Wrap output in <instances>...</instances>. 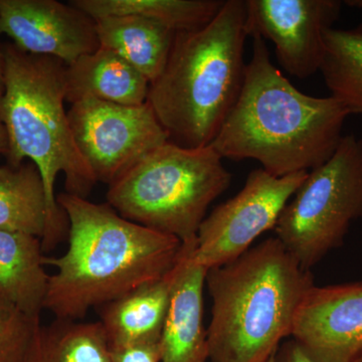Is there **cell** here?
I'll use <instances>...</instances> for the list:
<instances>
[{"mask_svg":"<svg viewBox=\"0 0 362 362\" xmlns=\"http://www.w3.org/2000/svg\"><path fill=\"white\" fill-rule=\"evenodd\" d=\"M57 202L69 221V246L54 267L45 309L56 319L80 321L90 309L118 299L170 273L182 243L127 220L108 204L61 194Z\"/></svg>","mask_w":362,"mask_h":362,"instance_id":"6da1fadb","label":"cell"},{"mask_svg":"<svg viewBox=\"0 0 362 362\" xmlns=\"http://www.w3.org/2000/svg\"><path fill=\"white\" fill-rule=\"evenodd\" d=\"M252 37L240 96L211 145L223 159H254L277 177L309 173L337 149L349 111L296 89L272 64L265 40Z\"/></svg>","mask_w":362,"mask_h":362,"instance_id":"7a4b0ae2","label":"cell"},{"mask_svg":"<svg viewBox=\"0 0 362 362\" xmlns=\"http://www.w3.org/2000/svg\"><path fill=\"white\" fill-rule=\"evenodd\" d=\"M211 362H267L291 337L298 307L314 286L310 271L277 238L206 272Z\"/></svg>","mask_w":362,"mask_h":362,"instance_id":"3957f363","label":"cell"},{"mask_svg":"<svg viewBox=\"0 0 362 362\" xmlns=\"http://www.w3.org/2000/svg\"><path fill=\"white\" fill-rule=\"evenodd\" d=\"M247 18V0H226L209 25L176 33L147 99L169 141L201 148L216 139L244 84Z\"/></svg>","mask_w":362,"mask_h":362,"instance_id":"277c9868","label":"cell"},{"mask_svg":"<svg viewBox=\"0 0 362 362\" xmlns=\"http://www.w3.org/2000/svg\"><path fill=\"white\" fill-rule=\"evenodd\" d=\"M4 54L0 120L8 137L7 162L18 166L30 159L42 175L51 216V233L42 245L47 252L69 233L68 218L54 194L59 173L65 175L66 194L84 199L97 180L76 145L64 106L66 64L28 54L13 44L4 45Z\"/></svg>","mask_w":362,"mask_h":362,"instance_id":"5b68a950","label":"cell"},{"mask_svg":"<svg viewBox=\"0 0 362 362\" xmlns=\"http://www.w3.org/2000/svg\"><path fill=\"white\" fill-rule=\"evenodd\" d=\"M230 181L211 145L185 148L168 141L108 185L107 204L123 218L187 244Z\"/></svg>","mask_w":362,"mask_h":362,"instance_id":"8992f818","label":"cell"},{"mask_svg":"<svg viewBox=\"0 0 362 362\" xmlns=\"http://www.w3.org/2000/svg\"><path fill=\"white\" fill-rule=\"evenodd\" d=\"M362 218V140L343 136L333 156L309 171L281 214L276 238L310 271Z\"/></svg>","mask_w":362,"mask_h":362,"instance_id":"52a82bcc","label":"cell"},{"mask_svg":"<svg viewBox=\"0 0 362 362\" xmlns=\"http://www.w3.org/2000/svg\"><path fill=\"white\" fill-rule=\"evenodd\" d=\"M68 118L95 180L108 185L169 141L148 102L126 106L88 98L71 104Z\"/></svg>","mask_w":362,"mask_h":362,"instance_id":"ba28073f","label":"cell"},{"mask_svg":"<svg viewBox=\"0 0 362 362\" xmlns=\"http://www.w3.org/2000/svg\"><path fill=\"white\" fill-rule=\"evenodd\" d=\"M307 175L302 171L277 177L263 168L251 171L239 194L202 221L194 250L195 262L209 271L249 251L259 235L275 228Z\"/></svg>","mask_w":362,"mask_h":362,"instance_id":"9c48e42d","label":"cell"},{"mask_svg":"<svg viewBox=\"0 0 362 362\" xmlns=\"http://www.w3.org/2000/svg\"><path fill=\"white\" fill-rule=\"evenodd\" d=\"M341 7L338 0H247V33L273 42L288 74L307 78L320 71L324 35L339 18Z\"/></svg>","mask_w":362,"mask_h":362,"instance_id":"30bf717a","label":"cell"},{"mask_svg":"<svg viewBox=\"0 0 362 362\" xmlns=\"http://www.w3.org/2000/svg\"><path fill=\"white\" fill-rule=\"evenodd\" d=\"M0 35L21 51L71 65L100 47L96 21L58 0H0Z\"/></svg>","mask_w":362,"mask_h":362,"instance_id":"8fae6325","label":"cell"},{"mask_svg":"<svg viewBox=\"0 0 362 362\" xmlns=\"http://www.w3.org/2000/svg\"><path fill=\"white\" fill-rule=\"evenodd\" d=\"M291 337L318 362L362 356V282L315 286L298 307Z\"/></svg>","mask_w":362,"mask_h":362,"instance_id":"7c38bea8","label":"cell"},{"mask_svg":"<svg viewBox=\"0 0 362 362\" xmlns=\"http://www.w3.org/2000/svg\"><path fill=\"white\" fill-rule=\"evenodd\" d=\"M195 242L182 244L173 270V290L168 318L160 340V362L209 361L204 325V290L206 269L194 258Z\"/></svg>","mask_w":362,"mask_h":362,"instance_id":"4fadbf2b","label":"cell"},{"mask_svg":"<svg viewBox=\"0 0 362 362\" xmlns=\"http://www.w3.org/2000/svg\"><path fill=\"white\" fill-rule=\"evenodd\" d=\"M173 270L100 307L99 322L111 349L159 342L170 307Z\"/></svg>","mask_w":362,"mask_h":362,"instance_id":"5bb4252c","label":"cell"},{"mask_svg":"<svg viewBox=\"0 0 362 362\" xmlns=\"http://www.w3.org/2000/svg\"><path fill=\"white\" fill-rule=\"evenodd\" d=\"M150 83L116 52L100 47L66 66V102L94 98L109 103L137 106L146 103Z\"/></svg>","mask_w":362,"mask_h":362,"instance_id":"9a60e30c","label":"cell"},{"mask_svg":"<svg viewBox=\"0 0 362 362\" xmlns=\"http://www.w3.org/2000/svg\"><path fill=\"white\" fill-rule=\"evenodd\" d=\"M44 258L40 238L0 230V297L33 319H40L49 290Z\"/></svg>","mask_w":362,"mask_h":362,"instance_id":"2e32d148","label":"cell"},{"mask_svg":"<svg viewBox=\"0 0 362 362\" xmlns=\"http://www.w3.org/2000/svg\"><path fill=\"white\" fill-rule=\"evenodd\" d=\"M96 30L100 47L116 52L150 84L165 68L177 33L158 21L133 14L99 18Z\"/></svg>","mask_w":362,"mask_h":362,"instance_id":"e0dca14e","label":"cell"},{"mask_svg":"<svg viewBox=\"0 0 362 362\" xmlns=\"http://www.w3.org/2000/svg\"><path fill=\"white\" fill-rule=\"evenodd\" d=\"M0 230L35 235L44 245L51 216L44 180L33 162L0 165Z\"/></svg>","mask_w":362,"mask_h":362,"instance_id":"ac0fdd59","label":"cell"},{"mask_svg":"<svg viewBox=\"0 0 362 362\" xmlns=\"http://www.w3.org/2000/svg\"><path fill=\"white\" fill-rule=\"evenodd\" d=\"M93 20L114 16H144L175 33L192 32L209 25L226 0H73Z\"/></svg>","mask_w":362,"mask_h":362,"instance_id":"d6986e66","label":"cell"},{"mask_svg":"<svg viewBox=\"0 0 362 362\" xmlns=\"http://www.w3.org/2000/svg\"><path fill=\"white\" fill-rule=\"evenodd\" d=\"M26 362H114L100 322L56 319L40 326Z\"/></svg>","mask_w":362,"mask_h":362,"instance_id":"ffe728a7","label":"cell"},{"mask_svg":"<svg viewBox=\"0 0 362 362\" xmlns=\"http://www.w3.org/2000/svg\"><path fill=\"white\" fill-rule=\"evenodd\" d=\"M325 52L320 71L337 99L352 114H362V23L331 28L324 35Z\"/></svg>","mask_w":362,"mask_h":362,"instance_id":"44dd1931","label":"cell"},{"mask_svg":"<svg viewBox=\"0 0 362 362\" xmlns=\"http://www.w3.org/2000/svg\"><path fill=\"white\" fill-rule=\"evenodd\" d=\"M40 326L0 297V362H26Z\"/></svg>","mask_w":362,"mask_h":362,"instance_id":"7402d4cb","label":"cell"},{"mask_svg":"<svg viewBox=\"0 0 362 362\" xmlns=\"http://www.w3.org/2000/svg\"><path fill=\"white\" fill-rule=\"evenodd\" d=\"M114 362H160L159 342L141 343L112 349Z\"/></svg>","mask_w":362,"mask_h":362,"instance_id":"603a6c76","label":"cell"},{"mask_svg":"<svg viewBox=\"0 0 362 362\" xmlns=\"http://www.w3.org/2000/svg\"><path fill=\"white\" fill-rule=\"evenodd\" d=\"M276 362H318L295 340L286 341L279 347Z\"/></svg>","mask_w":362,"mask_h":362,"instance_id":"cb8c5ba5","label":"cell"},{"mask_svg":"<svg viewBox=\"0 0 362 362\" xmlns=\"http://www.w3.org/2000/svg\"><path fill=\"white\" fill-rule=\"evenodd\" d=\"M8 152V137L4 123L0 120V156H6Z\"/></svg>","mask_w":362,"mask_h":362,"instance_id":"d4e9b609","label":"cell"},{"mask_svg":"<svg viewBox=\"0 0 362 362\" xmlns=\"http://www.w3.org/2000/svg\"><path fill=\"white\" fill-rule=\"evenodd\" d=\"M4 45L0 44V100L4 93Z\"/></svg>","mask_w":362,"mask_h":362,"instance_id":"484cf974","label":"cell"},{"mask_svg":"<svg viewBox=\"0 0 362 362\" xmlns=\"http://www.w3.org/2000/svg\"><path fill=\"white\" fill-rule=\"evenodd\" d=\"M344 4L347 6L362 8V0H346V1H344Z\"/></svg>","mask_w":362,"mask_h":362,"instance_id":"4316f807","label":"cell"},{"mask_svg":"<svg viewBox=\"0 0 362 362\" xmlns=\"http://www.w3.org/2000/svg\"><path fill=\"white\" fill-rule=\"evenodd\" d=\"M267 362H276V354L274 356H272L270 359H269Z\"/></svg>","mask_w":362,"mask_h":362,"instance_id":"83f0119b","label":"cell"},{"mask_svg":"<svg viewBox=\"0 0 362 362\" xmlns=\"http://www.w3.org/2000/svg\"><path fill=\"white\" fill-rule=\"evenodd\" d=\"M356 362H362V356L359 357Z\"/></svg>","mask_w":362,"mask_h":362,"instance_id":"f1b7e54d","label":"cell"}]
</instances>
